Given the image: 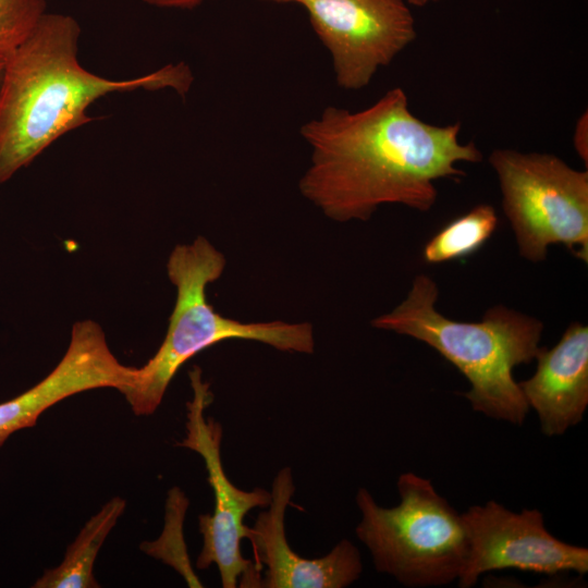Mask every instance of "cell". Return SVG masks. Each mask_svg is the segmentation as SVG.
<instances>
[{
  "label": "cell",
  "instance_id": "1",
  "mask_svg": "<svg viewBox=\"0 0 588 588\" xmlns=\"http://www.w3.org/2000/svg\"><path fill=\"white\" fill-rule=\"evenodd\" d=\"M460 131L458 122L420 120L401 87L362 110L328 106L301 126L310 162L299 191L339 222L366 221L387 204L428 211L438 198L437 180L460 179L465 173L457 163L482 161L475 143L458 139Z\"/></svg>",
  "mask_w": 588,
  "mask_h": 588
},
{
  "label": "cell",
  "instance_id": "2",
  "mask_svg": "<svg viewBox=\"0 0 588 588\" xmlns=\"http://www.w3.org/2000/svg\"><path fill=\"white\" fill-rule=\"evenodd\" d=\"M81 30L73 16L46 12L10 53L0 86V185L61 136L91 122L88 108L107 95L188 93L194 77L184 62L124 79L88 71L78 60Z\"/></svg>",
  "mask_w": 588,
  "mask_h": 588
},
{
  "label": "cell",
  "instance_id": "3",
  "mask_svg": "<svg viewBox=\"0 0 588 588\" xmlns=\"http://www.w3.org/2000/svg\"><path fill=\"white\" fill-rule=\"evenodd\" d=\"M438 296L433 279L417 274L406 298L371 324L421 341L453 364L470 384L463 395L475 412L522 425L529 406L513 370L536 358L542 322L504 305L488 309L479 322L456 321L438 311Z\"/></svg>",
  "mask_w": 588,
  "mask_h": 588
},
{
  "label": "cell",
  "instance_id": "4",
  "mask_svg": "<svg viewBox=\"0 0 588 588\" xmlns=\"http://www.w3.org/2000/svg\"><path fill=\"white\" fill-rule=\"evenodd\" d=\"M225 264L224 255L203 236L171 252L167 271L176 299L166 336L156 354L137 368L134 384L122 392L137 416L155 413L179 369L219 342L247 340L283 352H314L309 322H242L220 315L207 301L206 289L222 275Z\"/></svg>",
  "mask_w": 588,
  "mask_h": 588
},
{
  "label": "cell",
  "instance_id": "5",
  "mask_svg": "<svg viewBox=\"0 0 588 588\" xmlns=\"http://www.w3.org/2000/svg\"><path fill=\"white\" fill-rule=\"evenodd\" d=\"M396 486L394 507L380 506L365 488L355 497L362 514L355 532L376 569L406 587L457 581L468 548L462 515L429 479L404 473Z\"/></svg>",
  "mask_w": 588,
  "mask_h": 588
},
{
  "label": "cell",
  "instance_id": "6",
  "mask_svg": "<svg viewBox=\"0 0 588 588\" xmlns=\"http://www.w3.org/2000/svg\"><path fill=\"white\" fill-rule=\"evenodd\" d=\"M522 257L539 262L562 244L588 261V171L546 152L494 149L489 158Z\"/></svg>",
  "mask_w": 588,
  "mask_h": 588
},
{
  "label": "cell",
  "instance_id": "7",
  "mask_svg": "<svg viewBox=\"0 0 588 588\" xmlns=\"http://www.w3.org/2000/svg\"><path fill=\"white\" fill-rule=\"evenodd\" d=\"M189 379L193 397L186 404V433L179 445L203 457L215 495L212 514H203L198 518L203 548L196 565L205 569L216 564L224 588H235L240 578L242 587H259L261 572L255 562L242 555L241 540L246 538L248 529L244 524L246 514L256 507H267L271 493L260 487L245 491L230 481L221 462L222 428L205 416V409L212 401L209 383L203 380L197 366L191 370Z\"/></svg>",
  "mask_w": 588,
  "mask_h": 588
},
{
  "label": "cell",
  "instance_id": "8",
  "mask_svg": "<svg viewBox=\"0 0 588 588\" xmlns=\"http://www.w3.org/2000/svg\"><path fill=\"white\" fill-rule=\"evenodd\" d=\"M329 51L335 83L359 90L388 66L416 36L404 0H298Z\"/></svg>",
  "mask_w": 588,
  "mask_h": 588
},
{
  "label": "cell",
  "instance_id": "9",
  "mask_svg": "<svg viewBox=\"0 0 588 588\" xmlns=\"http://www.w3.org/2000/svg\"><path fill=\"white\" fill-rule=\"evenodd\" d=\"M467 556L457 579L461 588L476 585L493 569L516 568L546 575L588 572V549L561 541L544 526L536 509L512 512L497 501L473 505L461 514Z\"/></svg>",
  "mask_w": 588,
  "mask_h": 588
},
{
  "label": "cell",
  "instance_id": "10",
  "mask_svg": "<svg viewBox=\"0 0 588 588\" xmlns=\"http://www.w3.org/2000/svg\"><path fill=\"white\" fill-rule=\"evenodd\" d=\"M295 492L290 467L280 469L271 486V501L248 527L255 564L262 572L265 588H344L358 579L363 563L358 549L341 540L324 556L306 559L290 546L285 535V512Z\"/></svg>",
  "mask_w": 588,
  "mask_h": 588
},
{
  "label": "cell",
  "instance_id": "11",
  "mask_svg": "<svg viewBox=\"0 0 588 588\" xmlns=\"http://www.w3.org/2000/svg\"><path fill=\"white\" fill-rule=\"evenodd\" d=\"M120 377L119 362L98 333L72 330L69 347L53 370L33 388L0 403V446L12 433L33 427L52 405L79 392L114 388Z\"/></svg>",
  "mask_w": 588,
  "mask_h": 588
},
{
  "label": "cell",
  "instance_id": "12",
  "mask_svg": "<svg viewBox=\"0 0 588 588\" xmlns=\"http://www.w3.org/2000/svg\"><path fill=\"white\" fill-rule=\"evenodd\" d=\"M535 359V373L518 387L541 432L562 436L583 420L588 406V327L572 322L559 343L541 347Z\"/></svg>",
  "mask_w": 588,
  "mask_h": 588
},
{
  "label": "cell",
  "instance_id": "13",
  "mask_svg": "<svg viewBox=\"0 0 588 588\" xmlns=\"http://www.w3.org/2000/svg\"><path fill=\"white\" fill-rule=\"evenodd\" d=\"M126 502L112 498L95 514L68 547L61 564L47 569L35 583L36 588H96L99 587L93 568L107 536L122 515Z\"/></svg>",
  "mask_w": 588,
  "mask_h": 588
},
{
  "label": "cell",
  "instance_id": "14",
  "mask_svg": "<svg viewBox=\"0 0 588 588\" xmlns=\"http://www.w3.org/2000/svg\"><path fill=\"white\" fill-rule=\"evenodd\" d=\"M498 224L493 206L477 205L434 234L426 243L422 258L428 264H441L467 257L483 246Z\"/></svg>",
  "mask_w": 588,
  "mask_h": 588
},
{
  "label": "cell",
  "instance_id": "15",
  "mask_svg": "<svg viewBox=\"0 0 588 588\" xmlns=\"http://www.w3.org/2000/svg\"><path fill=\"white\" fill-rule=\"evenodd\" d=\"M46 12V0H0V51L11 53Z\"/></svg>",
  "mask_w": 588,
  "mask_h": 588
},
{
  "label": "cell",
  "instance_id": "16",
  "mask_svg": "<svg viewBox=\"0 0 588 588\" xmlns=\"http://www.w3.org/2000/svg\"><path fill=\"white\" fill-rule=\"evenodd\" d=\"M574 148L579 156V158L585 162L587 167L588 163V114L587 110L579 117L575 124L574 135H573Z\"/></svg>",
  "mask_w": 588,
  "mask_h": 588
},
{
  "label": "cell",
  "instance_id": "17",
  "mask_svg": "<svg viewBox=\"0 0 588 588\" xmlns=\"http://www.w3.org/2000/svg\"><path fill=\"white\" fill-rule=\"evenodd\" d=\"M144 3L161 9L191 10L199 7L206 0H142Z\"/></svg>",
  "mask_w": 588,
  "mask_h": 588
},
{
  "label": "cell",
  "instance_id": "18",
  "mask_svg": "<svg viewBox=\"0 0 588 588\" xmlns=\"http://www.w3.org/2000/svg\"><path fill=\"white\" fill-rule=\"evenodd\" d=\"M9 56H10V53L4 52V51H0V86H1L2 77H3V73H4V68H5V63H7V60H8Z\"/></svg>",
  "mask_w": 588,
  "mask_h": 588
},
{
  "label": "cell",
  "instance_id": "19",
  "mask_svg": "<svg viewBox=\"0 0 588 588\" xmlns=\"http://www.w3.org/2000/svg\"><path fill=\"white\" fill-rule=\"evenodd\" d=\"M437 1H440V0H407L409 4L415 5V7H424L430 2H437Z\"/></svg>",
  "mask_w": 588,
  "mask_h": 588
},
{
  "label": "cell",
  "instance_id": "20",
  "mask_svg": "<svg viewBox=\"0 0 588 588\" xmlns=\"http://www.w3.org/2000/svg\"><path fill=\"white\" fill-rule=\"evenodd\" d=\"M260 1H272V2H295L297 3L298 0H260Z\"/></svg>",
  "mask_w": 588,
  "mask_h": 588
}]
</instances>
